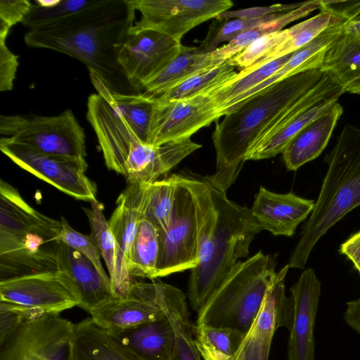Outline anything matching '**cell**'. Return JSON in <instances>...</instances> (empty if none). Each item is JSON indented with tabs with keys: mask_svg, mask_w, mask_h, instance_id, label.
<instances>
[{
	"mask_svg": "<svg viewBox=\"0 0 360 360\" xmlns=\"http://www.w3.org/2000/svg\"><path fill=\"white\" fill-rule=\"evenodd\" d=\"M58 269L66 272L81 297L79 307L86 311L117 296L111 281L105 280L84 255L63 241L57 246Z\"/></svg>",
	"mask_w": 360,
	"mask_h": 360,
	"instance_id": "obj_21",
	"label": "cell"
},
{
	"mask_svg": "<svg viewBox=\"0 0 360 360\" xmlns=\"http://www.w3.org/2000/svg\"><path fill=\"white\" fill-rule=\"evenodd\" d=\"M343 94L342 89L324 74L261 136L246 155L245 161L267 159L282 153L302 129L328 110Z\"/></svg>",
	"mask_w": 360,
	"mask_h": 360,
	"instance_id": "obj_11",
	"label": "cell"
},
{
	"mask_svg": "<svg viewBox=\"0 0 360 360\" xmlns=\"http://www.w3.org/2000/svg\"><path fill=\"white\" fill-rule=\"evenodd\" d=\"M62 231L60 240L87 257L95 266L101 275L108 281H111L101 264V253L91 235H84L75 230L63 217H60Z\"/></svg>",
	"mask_w": 360,
	"mask_h": 360,
	"instance_id": "obj_40",
	"label": "cell"
},
{
	"mask_svg": "<svg viewBox=\"0 0 360 360\" xmlns=\"http://www.w3.org/2000/svg\"><path fill=\"white\" fill-rule=\"evenodd\" d=\"M324 160L328 169L309 219L290 255L289 268L304 269L318 240L360 206V128L345 125Z\"/></svg>",
	"mask_w": 360,
	"mask_h": 360,
	"instance_id": "obj_5",
	"label": "cell"
},
{
	"mask_svg": "<svg viewBox=\"0 0 360 360\" xmlns=\"http://www.w3.org/2000/svg\"><path fill=\"white\" fill-rule=\"evenodd\" d=\"M344 29L350 33L360 37V21H347L344 25Z\"/></svg>",
	"mask_w": 360,
	"mask_h": 360,
	"instance_id": "obj_49",
	"label": "cell"
},
{
	"mask_svg": "<svg viewBox=\"0 0 360 360\" xmlns=\"http://www.w3.org/2000/svg\"><path fill=\"white\" fill-rule=\"evenodd\" d=\"M343 319L350 328L360 334V297L347 303Z\"/></svg>",
	"mask_w": 360,
	"mask_h": 360,
	"instance_id": "obj_48",
	"label": "cell"
},
{
	"mask_svg": "<svg viewBox=\"0 0 360 360\" xmlns=\"http://www.w3.org/2000/svg\"><path fill=\"white\" fill-rule=\"evenodd\" d=\"M92 321L110 332L131 329L165 315L162 281H135L125 296H115L89 311Z\"/></svg>",
	"mask_w": 360,
	"mask_h": 360,
	"instance_id": "obj_16",
	"label": "cell"
},
{
	"mask_svg": "<svg viewBox=\"0 0 360 360\" xmlns=\"http://www.w3.org/2000/svg\"><path fill=\"white\" fill-rule=\"evenodd\" d=\"M304 4V2L290 4H274L235 11L229 10L220 13L215 19L260 18L274 13L290 11L299 8Z\"/></svg>",
	"mask_w": 360,
	"mask_h": 360,
	"instance_id": "obj_44",
	"label": "cell"
},
{
	"mask_svg": "<svg viewBox=\"0 0 360 360\" xmlns=\"http://www.w3.org/2000/svg\"><path fill=\"white\" fill-rule=\"evenodd\" d=\"M221 62L213 53H204L197 46H187L144 87V93L156 97L190 77L212 68Z\"/></svg>",
	"mask_w": 360,
	"mask_h": 360,
	"instance_id": "obj_30",
	"label": "cell"
},
{
	"mask_svg": "<svg viewBox=\"0 0 360 360\" xmlns=\"http://www.w3.org/2000/svg\"><path fill=\"white\" fill-rule=\"evenodd\" d=\"M0 301L44 314H60L81 304L80 295L74 282L60 269L0 281Z\"/></svg>",
	"mask_w": 360,
	"mask_h": 360,
	"instance_id": "obj_14",
	"label": "cell"
},
{
	"mask_svg": "<svg viewBox=\"0 0 360 360\" xmlns=\"http://www.w3.org/2000/svg\"><path fill=\"white\" fill-rule=\"evenodd\" d=\"M340 252L351 261L360 275V231L340 245Z\"/></svg>",
	"mask_w": 360,
	"mask_h": 360,
	"instance_id": "obj_47",
	"label": "cell"
},
{
	"mask_svg": "<svg viewBox=\"0 0 360 360\" xmlns=\"http://www.w3.org/2000/svg\"><path fill=\"white\" fill-rule=\"evenodd\" d=\"M67 360H143L87 318L74 326Z\"/></svg>",
	"mask_w": 360,
	"mask_h": 360,
	"instance_id": "obj_22",
	"label": "cell"
},
{
	"mask_svg": "<svg viewBox=\"0 0 360 360\" xmlns=\"http://www.w3.org/2000/svg\"><path fill=\"white\" fill-rule=\"evenodd\" d=\"M159 252V231L150 219L143 217L139 222L129 257L131 276L155 279Z\"/></svg>",
	"mask_w": 360,
	"mask_h": 360,
	"instance_id": "obj_32",
	"label": "cell"
},
{
	"mask_svg": "<svg viewBox=\"0 0 360 360\" xmlns=\"http://www.w3.org/2000/svg\"><path fill=\"white\" fill-rule=\"evenodd\" d=\"M0 134L42 153L85 158V133L73 112L0 116Z\"/></svg>",
	"mask_w": 360,
	"mask_h": 360,
	"instance_id": "obj_8",
	"label": "cell"
},
{
	"mask_svg": "<svg viewBox=\"0 0 360 360\" xmlns=\"http://www.w3.org/2000/svg\"><path fill=\"white\" fill-rule=\"evenodd\" d=\"M186 176L195 207L198 257L191 270L188 297L198 311L239 259L249 255L250 243L262 230L251 209L230 200L206 176Z\"/></svg>",
	"mask_w": 360,
	"mask_h": 360,
	"instance_id": "obj_2",
	"label": "cell"
},
{
	"mask_svg": "<svg viewBox=\"0 0 360 360\" xmlns=\"http://www.w3.org/2000/svg\"><path fill=\"white\" fill-rule=\"evenodd\" d=\"M342 112V106L338 102L335 103L291 140L282 153L288 170L296 171L323 152Z\"/></svg>",
	"mask_w": 360,
	"mask_h": 360,
	"instance_id": "obj_24",
	"label": "cell"
},
{
	"mask_svg": "<svg viewBox=\"0 0 360 360\" xmlns=\"http://www.w3.org/2000/svg\"><path fill=\"white\" fill-rule=\"evenodd\" d=\"M195 342L204 360H234L244 335L227 328L195 325Z\"/></svg>",
	"mask_w": 360,
	"mask_h": 360,
	"instance_id": "obj_36",
	"label": "cell"
},
{
	"mask_svg": "<svg viewBox=\"0 0 360 360\" xmlns=\"http://www.w3.org/2000/svg\"><path fill=\"white\" fill-rule=\"evenodd\" d=\"M62 222L32 207L18 191L0 193V281L58 269Z\"/></svg>",
	"mask_w": 360,
	"mask_h": 360,
	"instance_id": "obj_4",
	"label": "cell"
},
{
	"mask_svg": "<svg viewBox=\"0 0 360 360\" xmlns=\"http://www.w3.org/2000/svg\"><path fill=\"white\" fill-rule=\"evenodd\" d=\"M149 185L127 184L117 198L116 207L108 221L127 262L139 222L145 214Z\"/></svg>",
	"mask_w": 360,
	"mask_h": 360,
	"instance_id": "obj_27",
	"label": "cell"
},
{
	"mask_svg": "<svg viewBox=\"0 0 360 360\" xmlns=\"http://www.w3.org/2000/svg\"><path fill=\"white\" fill-rule=\"evenodd\" d=\"M0 149L15 164L77 200L96 199V185L85 174V158L42 153L8 137L1 136Z\"/></svg>",
	"mask_w": 360,
	"mask_h": 360,
	"instance_id": "obj_10",
	"label": "cell"
},
{
	"mask_svg": "<svg viewBox=\"0 0 360 360\" xmlns=\"http://www.w3.org/2000/svg\"><path fill=\"white\" fill-rule=\"evenodd\" d=\"M176 174L158 180L149 185L144 217L150 219L159 233L169 225L174 202Z\"/></svg>",
	"mask_w": 360,
	"mask_h": 360,
	"instance_id": "obj_37",
	"label": "cell"
},
{
	"mask_svg": "<svg viewBox=\"0 0 360 360\" xmlns=\"http://www.w3.org/2000/svg\"><path fill=\"white\" fill-rule=\"evenodd\" d=\"M328 4L347 21H360V1H328Z\"/></svg>",
	"mask_w": 360,
	"mask_h": 360,
	"instance_id": "obj_46",
	"label": "cell"
},
{
	"mask_svg": "<svg viewBox=\"0 0 360 360\" xmlns=\"http://www.w3.org/2000/svg\"><path fill=\"white\" fill-rule=\"evenodd\" d=\"M285 265L278 272L269 289L260 309L245 335L234 360H268L271 342L280 327L290 328L293 301L285 293Z\"/></svg>",
	"mask_w": 360,
	"mask_h": 360,
	"instance_id": "obj_18",
	"label": "cell"
},
{
	"mask_svg": "<svg viewBox=\"0 0 360 360\" xmlns=\"http://www.w3.org/2000/svg\"><path fill=\"white\" fill-rule=\"evenodd\" d=\"M287 29L264 35L243 51L229 58L230 63L240 70L248 68L264 58L286 37Z\"/></svg>",
	"mask_w": 360,
	"mask_h": 360,
	"instance_id": "obj_41",
	"label": "cell"
},
{
	"mask_svg": "<svg viewBox=\"0 0 360 360\" xmlns=\"http://www.w3.org/2000/svg\"><path fill=\"white\" fill-rule=\"evenodd\" d=\"M162 303L165 314L173 327L174 351L171 360H200L196 346L194 326L189 319V311L184 293L179 288L162 281Z\"/></svg>",
	"mask_w": 360,
	"mask_h": 360,
	"instance_id": "obj_31",
	"label": "cell"
},
{
	"mask_svg": "<svg viewBox=\"0 0 360 360\" xmlns=\"http://www.w3.org/2000/svg\"><path fill=\"white\" fill-rule=\"evenodd\" d=\"M18 56L8 48L6 39H0V91L13 89L18 67Z\"/></svg>",
	"mask_w": 360,
	"mask_h": 360,
	"instance_id": "obj_45",
	"label": "cell"
},
{
	"mask_svg": "<svg viewBox=\"0 0 360 360\" xmlns=\"http://www.w3.org/2000/svg\"><path fill=\"white\" fill-rule=\"evenodd\" d=\"M321 6V0L305 1L299 8L283 12L275 18L245 32L232 41L219 46L212 53L217 59L224 62L243 51L259 37L282 30L290 22L307 15L316 9H320Z\"/></svg>",
	"mask_w": 360,
	"mask_h": 360,
	"instance_id": "obj_33",
	"label": "cell"
},
{
	"mask_svg": "<svg viewBox=\"0 0 360 360\" xmlns=\"http://www.w3.org/2000/svg\"><path fill=\"white\" fill-rule=\"evenodd\" d=\"M347 22L328 4V1H321L318 14L287 28V36L281 43L252 66L240 70L248 72L255 70L263 64L291 54L311 41L326 29L344 25Z\"/></svg>",
	"mask_w": 360,
	"mask_h": 360,
	"instance_id": "obj_28",
	"label": "cell"
},
{
	"mask_svg": "<svg viewBox=\"0 0 360 360\" xmlns=\"http://www.w3.org/2000/svg\"><path fill=\"white\" fill-rule=\"evenodd\" d=\"M236 70V68L228 59L220 65L190 77L155 98L161 101H170L210 93L233 79L238 72Z\"/></svg>",
	"mask_w": 360,
	"mask_h": 360,
	"instance_id": "obj_35",
	"label": "cell"
},
{
	"mask_svg": "<svg viewBox=\"0 0 360 360\" xmlns=\"http://www.w3.org/2000/svg\"><path fill=\"white\" fill-rule=\"evenodd\" d=\"M155 98L147 143L153 146L191 139L221 115L210 93L170 101Z\"/></svg>",
	"mask_w": 360,
	"mask_h": 360,
	"instance_id": "obj_15",
	"label": "cell"
},
{
	"mask_svg": "<svg viewBox=\"0 0 360 360\" xmlns=\"http://www.w3.org/2000/svg\"><path fill=\"white\" fill-rule=\"evenodd\" d=\"M186 47L167 35L143 30L128 34L117 60L129 83L141 91Z\"/></svg>",
	"mask_w": 360,
	"mask_h": 360,
	"instance_id": "obj_17",
	"label": "cell"
},
{
	"mask_svg": "<svg viewBox=\"0 0 360 360\" xmlns=\"http://www.w3.org/2000/svg\"><path fill=\"white\" fill-rule=\"evenodd\" d=\"M91 1H36L22 24L31 30L75 13L88 6Z\"/></svg>",
	"mask_w": 360,
	"mask_h": 360,
	"instance_id": "obj_39",
	"label": "cell"
},
{
	"mask_svg": "<svg viewBox=\"0 0 360 360\" xmlns=\"http://www.w3.org/2000/svg\"><path fill=\"white\" fill-rule=\"evenodd\" d=\"M293 301L288 344V360H314V328L321 295V282L306 269L290 288Z\"/></svg>",
	"mask_w": 360,
	"mask_h": 360,
	"instance_id": "obj_19",
	"label": "cell"
},
{
	"mask_svg": "<svg viewBox=\"0 0 360 360\" xmlns=\"http://www.w3.org/2000/svg\"><path fill=\"white\" fill-rule=\"evenodd\" d=\"M141 13L128 34L153 30L178 42L191 30L233 5L230 0H130Z\"/></svg>",
	"mask_w": 360,
	"mask_h": 360,
	"instance_id": "obj_12",
	"label": "cell"
},
{
	"mask_svg": "<svg viewBox=\"0 0 360 360\" xmlns=\"http://www.w3.org/2000/svg\"><path fill=\"white\" fill-rule=\"evenodd\" d=\"M314 203L292 193H276L262 186L251 211L262 230L275 236H292L297 226L311 214Z\"/></svg>",
	"mask_w": 360,
	"mask_h": 360,
	"instance_id": "obj_20",
	"label": "cell"
},
{
	"mask_svg": "<svg viewBox=\"0 0 360 360\" xmlns=\"http://www.w3.org/2000/svg\"><path fill=\"white\" fill-rule=\"evenodd\" d=\"M110 333L143 360L172 358L174 331L165 312L162 316L136 328Z\"/></svg>",
	"mask_w": 360,
	"mask_h": 360,
	"instance_id": "obj_26",
	"label": "cell"
},
{
	"mask_svg": "<svg viewBox=\"0 0 360 360\" xmlns=\"http://www.w3.org/2000/svg\"><path fill=\"white\" fill-rule=\"evenodd\" d=\"M319 69L344 93L360 95V37L346 31L343 25Z\"/></svg>",
	"mask_w": 360,
	"mask_h": 360,
	"instance_id": "obj_25",
	"label": "cell"
},
{
	"mask_svg": "<svg viewBox=\"0 0 360 360\" xmlns=\"http://www.w3.org/2000/svg\"><path fill=\"white\" fill-rule=\"evenodd\" d=\"M91 208L83 207L101 256L107 266L117 296H125L135 282L129 271L128 262L122 253L108 221L103 214V205L96 199L90 202Z\"/></svg>",
	"mask_w": 360,
	"mask_h": 360,
	"instance_id": "obj_23",
	"label": "cell"
},
{
	"mask_svg": "<svg viewBox=\"0 0 360 360\" xmlns=\"http://www.w3.org/2000/svg\"><path fill=\"white\" fill-rule=\"evenodd\" d=\"M323 75L319 68L293 75L230 108L212 133L217 171L206 178L226 192L249 150Z\"/></svg>",
	"mask_w": 360,
	"mask_h": 360,
	"instance_id": "obj_3",
	"label": "cell"
},
{
	"mask_svg": "<svg viewBox=\"0 0 360 360\" xmlns=\"http://www.w3.org/2000/svg\"><path fill=\"white\" fill-rule=\"evenodd\" d=\"M160 252L156 278L195 268L198 263L195 207L186 175L176 174L172 218L159 233Z\"/></svg>",
	"mask_w": 360,
	"mask_h": 360,
	"instance_id": "obj_9",
	"label": "cell"
},
{
	"mask_svg": "<svg viewBox=\"0 0 360 360\" xmlns=\"http://www.w3.org/2000/svg\"><path fill=\"white\" fill-rule=\"evenodd\" d=\"M292 53L263 64L255 70L248 72L240 70L233 79L212 91L210 94L221 115L224 116L241 96L281 69Z\"/></svg>",
	"mask_w": 360,
	"mask_h": 360,
	"instance_id": "obj_34",
	"label": "cell"
},
{
	"mask_svg": "<svg viewBox=\"0 0 360 360\" xmlns=\"http://www.w3.org/2000/svg\"><path fill=\"white\" fill-rule=\"evenodd\" d=\"M74 326L60 314L29 319L0 340V360H67Z\"/></svg>",
	"mask_w": 360,
	"mask_h": 360,
	"instance_id": "obj_13",
	"label": "cell"
},
{
	"mask_svg": "<svg viewBox=\"0 0 360 360\" xmlns=\"http://www.w3.org/2000/svg\"><path fill=\"white\" fill-rule=\"evenodd\" d=\"M130 0H92L82 10L29 30L26 45L65 53L85 64L112 94L141 93L128 81L117 60L121 45L134 25Z\"/></svg>",
	"mask_w": 360,
	"mask_h": 360,
	"instance_id": "obj_1",
	"label": "cell"
},
{
	"mask_svg": "<svg viewBox=\"0 0 360 360\" xmlns=\"http://www.w3.org/2000/svg\"><path fill=\"white\" fill-rule=\"evenodd\" d=\"M344 25L329 27L311 41L294 52L289 60L268 79L241 96L233 105L245 100L272 84L293 75L318 69L321 65L326 51L341 33Z\"/></svg>",
	"mask_w": 360,
	"mask_h": 360,
	"instance_id": "obj_29",
	"label": "cell"
},
{
	"mask_svg": "<svg viewBox=\"0 0 360 360\" xmlns=\"http://www.w3.org/2000/svg\"><path fill=\"white\" fill-rule=\"evenodd\" d=\"M41 315L44 314L39 311L0 301V340L25 321Z\"/></svg>",
	"mask_w": 360,
	"mask_h": 360,
	"instance_id": "obj_42",
	"label": "cell"
},
{
	"mask_svg": "<svg viewBox=\"0 0 360 360\" xmlns=\"http://www.w3.org/2000/svg\"><path fill=\"white\" fill-rule=\"evenodd\" d=\"M276 264L262 251L239 261L197 311L195 325L231 328L245 336L276 277Z\"/></svg>",
	"mask_w": 360,
	"mask_h": 360,
	"instance_id": "obj_6",
	"label": "cell"
},
{
	"mask_svg": "<svg viewBox=\"0 0 360 360\" xmlns=\"http://www.w3.org/2000/svg\"><path fill=\"white\" fill-rule=\"evenodd\" d=\"M154 104V98L143 92L112 94L110 101L98 94L88 97L86 119L96 134L106 167L133 143H147Z\"/></svg>",
	"mask_w": 360,
	"mask_h": 360,
	"instance_id": "obj_7",
	"label": "cell"
},
{
	"mask_svg": "<svg viewBox=\"0 0 360 360\" xmlns=\"http://www.w3.org/2000/svg\"><path fill=\"white\" fill-rule=\"evenodd\" d=\"M281 13L269 15L260 18L215 19L210 25L207 34L198 47L200 52L212 53L223 42H229L245 32L269 20Z\"/></svg>",
	"mask_w": 360,
	"mask_h": 360,
	"instance_id": "obj_38",
	"label": "cell"
},
{
	"mask_svg": "<svg viewBox=\"0 0 360 360\" xmlns=\"http://www.w3.org/2000/svg\"><path fill=\"white\" fill-rule=\"evenodd\" d=\"M32 5L28 0H0V39H6L9 30L23 22Z\"/></svg>",
	"mask_w": 360,
	"mask_h": 360,
	"instance_id": "obj_43",
	"label": "cell"
}]
</instances>
